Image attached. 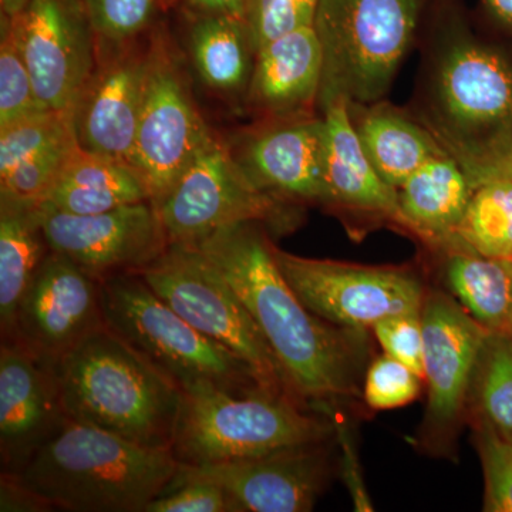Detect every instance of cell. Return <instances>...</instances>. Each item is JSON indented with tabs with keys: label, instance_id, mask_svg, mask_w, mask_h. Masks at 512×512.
<instances>
[{
	"label": "cell",
	"instance_id": "3957f363",
	"mask_svg": "<svg viewBox=\"0 0 512 512\" xmlns=\"http://www.w3.org/2000/svg\"><path fill=\"white\" fill-rule=\"evenodd\" d=\"M178 470L173 450L140 446L66 416L15 474L52 508L144 512Z\"/></svg>",
	"mask_w": 512,
	"mask_h": 512
},
{
	"label": "cell",
	"instance_id": "cb8c5ba5",
	"mask_svg": "<svg viewBox=\"0 0 512 512\" xmlns=\"http://www.w3.org/2000/svg\"><path fill=\"white\" fill-rule=\"evenodd\" d=\"M143 201H151L150 191L130 164L84 150L74 141L43 204L89 215Z\"/></svg>",
	"mask_w": 512,
	"mask_h": 512
},
{
	"label": "cell",
	"instance_id": "7402d4cb",
	"mask_svg": "<svg viewBox=\"0 0 512 512\" xmlns=\"http://www.w3.org/2000/svg\"><path fill=\"white\" fill-rule=\"evenodd\" d=\"M474 187L460 164L441 153L414 171L399 188V227L430 247L456 237Z\"/></svg>",
	"mask_w": 512,
	"mask_h": 512
},
{
	"label": "cell",
	"instance_id": "4dcf8cb0",
	"mask_svg": "<svg viewBox=\"0 0 512 512\" xmlns=\"http://www.w3.org/2000/svg\"><path fill=\"white\" fill-rule=\"evenodd\" d=\"M0 128L30 114L45 111L37 99L35 83L12 19L2 15L0 32Z\"/></svg>",
	"mask_w": 512,
	"mask_h": 512
},
{
	"label": "cell",
	"instance_id": "7c38bea8",
	"mask_svg": "<svg viewBox=\"0 0 512 512\" xmlns=\"http://www.w3.org/2000/svg\"><path fill=\"white\" fill-rule=\"evenodd\" d=\"M10 19L40 104L72 116L97 67L96 35L83 0H29Z\"/></svg>",
	"mask_w": 512,
	"mask_h": 512
},
{
	"label": "cell",
	"instance_id": "277c9868",
	"mask_svg": "<svg viewBox=\"0 0 512 512\" xmlns=\"http://www.w3.org/2000/svg\"><path fill=\"white\" fill-rule=\"evenodd\" d=\"M53 373L69 419L173 450L183 392L106 325L62 357Z\"/></svg>",
	"mask_w": 512,
	"mask_h": 512
},
{
	"label": "cell",
	"instance_id": "f546056e",
	"mask_svg": "<svg viewBox=\"0 0 512 512\" xmlns=\"http://www.w3.org/2000/svg\"><path fill=\"white\" fill-rule=\"evenodd\" d=\"M171 0H83L96 35L97 62L127 49L153 28Z\"/></svg>",
	"mask_w": 512,
	"mask_h": 512
},
{
	"label": "cell",
	"instance_id": "d590c367",
	"mask_svg": "<svg viewBox=\"0 0 512 512\" xmlns=\"http://www.w3.org/2000/svg\"><path fill=\"white\" fill-rule=\"evenodd\" d=\"M423 379L410 367L384 353L367 369L363 396L375 410L407 406L419 397Z\"/></svg>",
	"mask_w": 512,
	"mask_h": 512
},
{
	"label": "cell",
	"instance_id": "1f68e13d",
	"mask_svg": "<svg viewBox=\"0 0 512 512\" xmlns=\"http://www.w3.org/2000/svg\"><path fill=\"white\" fill-rule=\"evenodd\" d=\"M72 137V116L50 110L0 128V175Z\"/></svg>",
	"mask_w": 512,
	"mask_h": 512
},
{
	"label": "cell",
	"instance_id": "d6986e66",
	"mask_svg": "<svg viewBox=\"0 0 512 512\" xmlns=\"http://www.w3.org/2000/svg\"><path fill=\"white\" fill-rule=\"evenodd\" d=\"M53 370L16 340L0 349V453L5 471L18 473L64 420Z\"/></svg>",
	"mask_w": 512,
	"mask_h": 512
},
{
	"label": "cell",
	"instance_id": "8d00e7d4",
	"mask_svg": "<svg viewBox=\"0 0 512 512\" xmlns=\"http://www.w3.org/2000/svg\"><path fill=\"white\" fill-rule=\"evenodd\" d=\"M239 512L227 491L204 478L174 480L144 512Z\"/></svg>",
	"mask_w": 512,
	"mask_h": 512
},
{
	"label": "cell",
	"instance_id": "30bf717a",
	"mask_svg": "<svg viewBox=\"0 0 512 512\" xmlns=\"http://www.w3.org/2000/svg\"><path fill=\"white\" fill-rule=\"evenodd\" d=\"M282 204L214 136L154 207L168 245H195L231 225L276 220Z\"/></svg>",
	"mask_w": 512,
	"mask_h": 512
},
{
	"label": "cell",
	"instance_id": "60d3db41",
	"mask_svg": "<svg viewBox=\"0 0 512 512\" xmlns=\"http://www.w3.org/2000/svg\"><path fill=\"white\" fill-rule=\"evenodd\" d=\"M495 28L512 40V0H481Z\"/></svg>",
	"mask_w": 512,
	"mask_h": 512
},
{
	"label": "cell",
	"instance_id": "2e32d148",
	"mask_svg": "<svg viewBox=\"0 0 512 512\" xmlns=\"http://www.w3.org/2000/svg\"><path fill=\"white\" fill-rule=\"evenodd\" d=\"M427 429H453L470 396L488 332L451 295L427 293L421 308Z\"/></svg>",
	"mask_w": 512,
	"mask_h": 512
},
{
	"label": "cell",
	"instance_id": "4316f807",
	"mask_svg": "<svg viewBox=\"0 0 512 512\" xmlns=\"http://www.w3.org/2000/svg\"><path fill=\"white\" fill-rule=\"evenodd\" d=\"M190 52L205 86L218 93H248L256 47L247 22L227 15H190Z\"/></svg>",
	"mask_w": 512,
	"mask_h": 512
},
{
	"label": "cell",
	"instance_id": "44dd1931",
	"mask_svg": "<svg viewBox=\"0 0 512 512\" xmlns=\"http://www.w3.org/2000/svg\"><path fill=\"white\" fill-rule=\"evenodd\" d=\"M322 76V46L315 29L295 30L256 50L249 106L269 120L312 114Z\"/></svg>",
	"mask_w": 512,
	"mask_h": 512
},
{
	"label": "cell",
	"instance_id": "484cf974",
	"mask_svg": "<svg viewBox=\"0 0 512 512\" xmlns=\"http://www.w3.org/2000/svg\"><path fill=\"white\" fill-rule=\"evenodd\" d=\"M40 205L0 198V326L2 340H15L16 312L43 259L49 254Z\"/></svg>",
	"mask_w": 512,
	"mask_h": 512
},
{
	"label": "cell",
	"instance_id": "8fae6325",
	"mask_svg": "<svg viewBox=\"0 0 512 512\" xmlns=\"http://www.w3.org/2000/svg\"><path fill=\"white\" fill-rule=\"evenodd\" d=\"M214 137L164 37L148 45L143 106L130 164L157 202Z\"/></svg>",
	"mask_w": 512,
	"mask_h": 512
},
{
	"label": "cell",
	"instance_id": "d4e9b609",
	"mask_svg": "<svg viewBox=\"0 0 512 512\" xmlns=\"http://www.w3.org/2000/svg\"><path fill=\"white\" fill-rule=\"evenodd\" d=\"M444 254L443 278L448 292L488 332L512 330V259L491 258L451 238Z\"/></svg>",
	"mask_w": 512,
	"mask_h": 512
},
{
	"label": "cell",
	"instance_id": "ac0fdd59",
	"mask_svg": "<svg viewBox=\"0 0 512 512\" xmlns=\"http://www.w3.org/2000/svg\"><path fill=\"white\" fill-rule=\"evenodd\" d=\"M239 163L275 200L326 207L323 116L269 120L249 138Z\"/></svg>",
	"mask_w": 512,
	"mask_h": 512
},
{
	"label": "cell",
	"instance_id": "7a4b0ae2",
	"mask_svg": "<svg viewBox=\"0 0 512 512\" xmlns=\"http://www.w3.org/2000/svg\"><path fill=\"white\" fill-rule=\"evenodd\" d=\"M413 116L466 171L471 184L503 174L512 140V57L461 20L426 47Z\"/></svg>",
	"mask_w": 512,
	"mask_h": 512
},
{
	"label": "cell",
	"instance_id": "603a6c76",
	"mask_svg": "<svg viewBox=\"0 0 512 512\" xmlns=\"http://www.w3.org/2000/svg\"><path fill=\"white\" fill-rule=\"evenodd\" d=\"M349 113L370 163L396 190L430 158L446 153L412 111L386 100L349 104Z\"/></svg>",
	"mask_w": 512,
	"mask_h": 512
},
{
	"label": "cell",
	"instance_id": "ab89813d",
	"mask_svg": "<svg viewBox=\"0 0 512 512\" xmlns=\"http://www.w3.org/2000/svg\"><path fill=\"white\" fill-rule=\"evenodd\" d=\"M190 15H227L245 20L249 0H181Z\"/></svg>",
	"mask_w": 512,
	"mask_h": 512
},
{
	"label": "cell",
	"instance_id": "8992f818",
	"mask_svg": "<svg viewBox=\"0 0 512 512\" xmlns=\"http://www.w3.org/2000/svg\"><path fill=\"white\" fill-rule=\"evenodd\" d=\"M424 0H320L313 29L322 46L318 106L370 104L392 89L419 29Z\"/></svg>",
	"mask_w": 512,
	"mask_h": 512
},
{
	"label": "cell",
	"instance_id": "d6a6232c",
	"mask_svg": "<svg viewBox=\"0 0 512 512\" xmlns=\"http://www.w3.org/2000/svg\"><path fill=\"white\" fill-rule=\"evenodd\" d=\"M76 137L37 154L0 175V198L20 204L42 205L55 184Z\"/></svg>",
	"mask_w": 512,
	"mask_h": 512
},
{
	"label": "cell",
	"instance_id": "f35d334b",
	"mask_svg": "<svg viewBox=\"0 0 512 512\" xmlns=\"http://www.w3.org/2000/svg\"><path fill=\"white\" fill-rule=\"evenodd\" d=\"M53 510L42 498L23 485L15 473L3 471L0 485V511H50Z\"/></svg>",
	"mask_w": 512,
	"mask_h": 512
},
{
	"label": "cell",
	"instance_id": "e575fe53",
	"mask_svg": "<svg viewBox=\"0 0 512 512\" xmlns=\"http://www.w3.org/2000/svg\"><path fill=\"white\" fill-rule=\"evenodd\" d=\"M320 0H249L245 22L256 50L295 30L312 28Z\"/></svg>",
	"mask_w": 512,
	"mask_h": 512
},
{
	"label": "cell",
	"instance_id": "f1b7e54d",
	"mask_svg": "<svg viewBox=\"0 0 512 512\" xmlns=\"http://www.w3.org/2000/svg\"><path fill=\"white\" fill-rule=\"evenodd\" d=\"M478 419L487 421L497 433L512 443V339L491 333L474 375ZM471 393V392H470Z\"/></svg>",
	"mask_w": 512,
	"mask_h": 512
},
{
	"label": "cell",
	"instance_id": "ba28073f",
	"mask_svg": "<svg viewBox=\"0 0 512 512\" xmlns=\"http://www.w3.org/2000/svg\"><path fill=\"white\" fill-rule=\"evenodd\" d=\"M137 274L191 326L245 360L269 393L301 402L247 306L200 248L170 244Z\"/></svg>",
	"mask_w": 512,
	"mask_h": 512
},
{
	"label": "cell",
	"instance_id": "74e56055",
	"mask_svg": "<svg viewBox=\"0 0 512 512\" xmlns=\"http://www.w3.org/2000/svg\"><path fill=\"white\" fill-rule=\"evenodd\" d=\"M384 353L410 367L424 380V336L421 312L390 316L373 326Z\"/></svg>",
	"mask_w": 512,
	"mask_h": 512
},
{
	"label": "cell",
	"instance_id": "5b68a950",
	"mask_svg": "<svg viewBox=\"0 0 512 512\" xmlns=\"http://www.w3.org/2000/svg\"><path fill=\"white\" fill-rule=\"evenodd\" d=\"M100 299L104 325L181 392L217 387L235 396L271 394L245 360L181 318L137 272L100 281Z\"/></svg>",
	"mask_w": 512,
	"mask_h": 512
},
{
	"label": "cell",
	"instance_id": "836d02e7",
	"mask_svg": "<svg viewBox=\"0 0 512 512\" xmlns=\"http://www.w3.org/2000/svg\"><path fill=\"white\" fill-rule=\"evenodd\" d=\"M478 454L484 471V511L512 512V443L478 419Z\"/></svg>",
	"mask_w": 512,
	"mask_h": 512
},
{
	"label": "cell",
	"instance_id": "7bdbcfd3",
	"mask_svg": "<svg viewBox=\"0 0 512 512\" xmlns=\"http://www.w3.org/2000/svg\"><path fill=\"white\" fill-rule=\"evenodd\" d=\"M503 173H511L512 174V140H511V144H510V150H508L507 158H505Z\"/></svg>",
	"mask_w": 512,
	"mask_h": 512
},
{
	"label": "cell",
	"instance_id": "83f0119b",
	"mask_svg": "<svg viewBox=\"0 0 512 512\" xmlns=\"http://www.w3.org/2000/svg\"><path fill=\"white\" fill-rule=\"evenodd\" d=\"M454 238L478 254L512 259V174L495 175L474 188Z\"/></svg>",
	"mask_w": 512,
	"mask_h": 512
},
{
	"label": "cell",
	"instance_id": "e0dca14e",
	"mask_svg": "<svg viewBox=\"0 0 512 512\" xmlns=\"http://www.w3.org/2000/svg\"><path fill=\"white\" fill-rule=\"evenodd\" d=\"M147 69L148 47L138 42L97 62L72 111L80 147L130 164Z\"/></svg>",
	"mask_w": 512,
	"mask_h": 512
},
{
	"label": "cell",
	"instance_id": "52a82bcc",
	"mask_svg": "<svg viewBox=\"0 0 512 512\" xmlns=\"http://www.w3.org/2000/svg\"><path fill=\"white\" fill-rule=\"evenodd\" d=\"M333 424L291 397L235 396L217 387L183 392L173 453L184 466L234 463L298 444L328 441Z\"/></svg>",
	"mask_w": 512,
	"mask_h": 512
},
{
	"label": "cell",
	"instance_id": "4fadbf2b",
	"mask_svg": "<svg viewBox=\"0 0 512 512\" xmlns=\"http://www.w3.org/2000/svg\"><path fill=\"white\" fill-rule=\"evenodd\" d=\"M39 212L50 251L67 256L99 282L141 271L168 247L151 201L100 214H67L45 204Z\"/></svg>",
	"mask_w": 512,
	"mask_h": 512
},
{
	"label": "cell",
	"instance_id": "f6af8a7d",
	"mask_svg": "<svg viewBox=\"0 0 512 512\" xmlns=\"http://www.w3.org/2000/svg\"><path fill=\"white\" fill-rule=\"evenodd\" d=\"M511 174V173H510Z\"/></svg>",
	"mask_w": 512,
	"mask_h": 512
},
{
	"label": "cell",
	"instance_id": "b9f144b4",
	"mask_svg": "<svg viewBox=\"0 0 512 512\" xmlns=\"http://www.w3.org/2000/svg\"><path fill=\"white\" fill-rule=\"evenodd\" d=\"M28 3L29 0H0V9H2V15L13 18L19 15Z\"/></svg>",
	"mask_w": 512,
	"mask_h": 512
},
{
	"label": "cell",
	"instance_id": "6da1fadb",
	"mask_svg": "<svg viewBox=\"0 0 512 512\" xmlns=\"http://www.w3.org/2000/svg\"><path fill=\"white\" fill-rule=\"evenodd\" d=\"M195 247L247 306L301 402H335L357 393L365 330L340 328L306 308L258 222L222 228Z\"/></svg>",
	"mask_w": 512,
	"mask_h": 512
},
{
	"label": "cell",
	"instance_id": "9c48e42d",
	"mask_svg": "<svg viewBox=\"0 0 512 512\" xmlns=\"http://www.w3.org/2000/svg\"><path fill=\"white\" fill-rule=\"evenodd\" d=\"M272 251L306 308L340 328L373 329L380 320L423 308L427 292L410 269L305 258L274 244Z\"/></svg>",
	"mask_w": 512,
	"mask_h": 512
},
{
	"label": "cell",
	"instance_id": "5bb4252c",
	"mask_svg": "<svg viewBox=\"0 0 512 512\" xmlns=\"http://www.w3.org/2000/svg\"><path fill=\"white\" fill-rule=\"evenodd\" d=\"M101 326L100 282L67 256L50 251L20 299L16 342L53 370Z\"/></svg>",
	"mask_w": 512,
	"mask_h": 512
},
{
	"label": "cell",
	"instance_id": "ffe728a7",
	"mask_svg": "<svg viewBox=\"0 0 512 512\" xmlns=\"http://www.w3.org/2000/svg\"><path fill=\"white\" fill-rule=\"evenodd\" d=\"M320 110L325 120L326 207L399 227L397 190L367 158L350 119L348 101H330Z\"/></svg>",
	"mask_w": 512,
	"mask_h": 512
},
{
	"label": "cell",
	"instance_id": "ee69618b",
	"mask_svg": "<svg viewBox=\"0 0 512 512\" xmlns=\"http://www.w3.org/2000/svg\"><path fill=\"white\" fill-rule=\"evenodd\" d=\"M510 338L512 339V330H511V333H510Z\"/></svg>",
	"mask_w": 512,
	"mask_h": 512
},
{
	"label": "cell",
	"instance_id": "9a60e30c",
	"mask_svg": "<svg viewBox=\"0 0 512 512\" xmlns=\"http://www.w3.org/2000/svg\"><path fill=\"white\" fill-rule=\"evenodd\" d=\"M326 441L298 444L234 463L184 466L177 477L204 478L220 485L239 512H308L328 484Z\"/></svg>",
	"mask_w": 512,
	"mask_h": 512
}]
</instances>
